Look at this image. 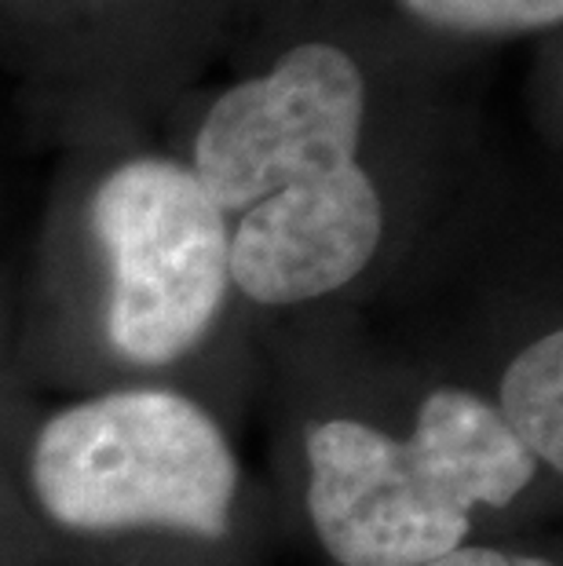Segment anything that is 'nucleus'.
<instances>
[{"mask_svg":"<svg viewBox=\"0 0 563 566\" xmlns=\"http://www.w3.org/2000/svg\"><path fill=\"white\" fill-rule=\"evenodd\" d=\"M512 566H553V563L534 559V556H512Z\"/></svg>","mask_w":563,"mask_h":566,"instance_id":"nucleus-10","label":"nucleus"},{"mask_svg":"<svg viewBox=\"0 0 563 566\" xmlns=\"http://www.w3.org/2000/svg\"><path fill=\"white\" fill-rule=\"evenodd\" d=\"M421 566H512V556L505 552H494V548H469V545H458L442 556L428 559Z\"/></svg>","mask_w":563,"mask_h":566,"instance_id":"nucleus-9","label":"nucleus"},{"mask_svg":"<svg viewBox=\"0 0 563 566\" xmlns=\"http://www.w3.org/2000/svg\"><path fill=\"white\" fill-rule=\"evenodd\" d=\"M501 420L526 453L560 472L563 468V336L545 333L512 358L501 380Z\"/></svg>","mask_w":563,"mask_h":566,"instance_id":"nucleus-7","label":"nucleus"},{"mask_svg":"<svg viewBox=\"0 0 563 566\" xmlns=\"http://www.w3.org/2000/svg\"><path fill=\"white\" fill-rule=\"evenodd\" d=\"M366 77L337 44L304 41L209 106L190 172L223 216L355 165Z\"/></svg>","mask_w":563,"mask_h":566,"instance_id":"nucleus-3","label":"nucleus"},{"mask_svg":"<svg viewBox=\"0 0 563 566\" xmlns=\"http://www.w3.org/2000/svg\"><path fill=\"white\" fill-rule=\"evenodd\" d=\"M406 442L461 512H472L476 504L505 509L534 479L526 446L512 436L498 409L472 391L442 388L428 395Z\"/></svg>","mask_w":563,"mask_h":566,"instance_id":"nucleus-6","label":"nucleus"},{"mask_svg":"<svg viewBox=\"0 0 563 566\" xmlns=\"http://www.w3.org/2000/svg\"><path fill=\"white\" fill-rule=\"evenodd\" d=\"M385 234V205L363 165L263 198L227 234L231 282L268 307L304 304L355 279Z\"/></svg>","mask_w":563,"mask_h":566,"instance_id":"nucleus-5","label":"nucleus"},{"mask_svg":"<svg viewBox=\"0 0 563 566\" xmlns=\"http://www.w3.org/2000/svg\"><path fill=\"white\" fill-rule=\"evenodd\" d=\"M414 19L453 33L549 30L563 19V0H399Z\"/></svg>","mask_w":563,"mask_h":566,"instance_id":"nucleus-8","label":"nucleus"},{"mask_svg":"<svg viewBox=\"0 0 563 566\" xmlns=\"http://www.w3.org/2000/svg\"><path fill=\"white\" fill-rule=\"evenodd\" d=\"M92 231L111 260V344L147 366L190 352L231 282L227 216L195 172L161 158L125 161L95 190Z\"/></svg>","mask_w":563,"mask_h":566,"instance_id":"nucleus-2","label":"nucleus"},{"mask_svg":"<svg viewBox=\"0 0 563 566\" xmlns=\"http://www.w3.org/2000/svg\"><path fill=\"white\" fill-rule=\"evenodd\" d=\"M307 468L311 523L341 566H421L469 534L414 446L358 420L311 428Z\"/></svg>","mask_w":563,"mask_h":566,"instance_id":"nucleus-4","label":"nucleus"},{"mask_svg":"<svg viewBox=\"0 0 563 566\" xmlns=\"http://www.w3.org/2000/svg\"><path fill=\"white\" fill-rule=\"evenodd\" d=\"M44 512L74 530L176 526L223 537L234 453L206 409L173 391H117L55 413L33 446Z\"/></svg>","mask_w":563,"mask_h":566,"instance_id":"nucleus-1","label":"nucleus"}]
</instances>
